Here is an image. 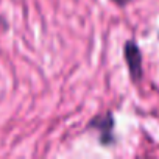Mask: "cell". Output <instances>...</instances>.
I'll list each match as a JSON object with an SVG mask.
<instances>
[{
  "label": "cell",
  "mask_w": 159,
  "mask_h": 159,
  "mask_svg": "<svg viewBox=\"0 0 159 159\" xmlns=\"http://www.w3.org/2000/svg\"><path fill=\"white\" fill-rule=\"evenodd\" d=\"M126 66L129 69V76L134 83H139L142 78V53L134 41H128L123 48Z\"/></svg>",
  "instance_id": "1"
},
{
  "label": "cell",
  "mask_w": 159,
  "mask_h": 159,
  "mask_svg": "<svg viewBox=\"0 0 159 159\" xmlns=\"http://www.w3.org/2000/svg\"><path fill=\"white\" fill-rule=\"evenodd\" d=\"M112 128H114V117H112V114L109 111L102 114V116L94 117L91 120V123L88 125V129H97L100 133V142L103 145L114 143Z\"/></svg>",
  "instance_id": "2"
},
{
  "label": "cell",
  "mask_w": 159,
  "mask_h": 159,
  "mask_svg": "<svg viewBox=\"0 0 159 159\" xmlns=\"http://www.w3.org/2000/svg\"><path fill=\"white\" fill-rule=\"evenodd\" d=\"M112 2H114L117 7H125V5L129 2V0H112Z\"/></svg>",
  "instance_id": "3"
}]
</instances>
